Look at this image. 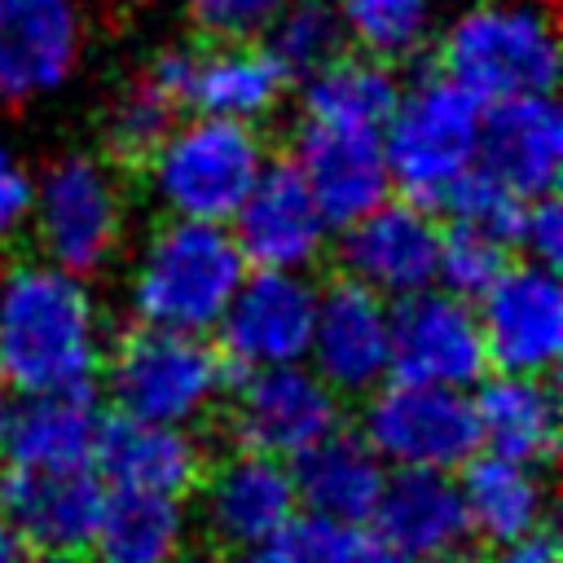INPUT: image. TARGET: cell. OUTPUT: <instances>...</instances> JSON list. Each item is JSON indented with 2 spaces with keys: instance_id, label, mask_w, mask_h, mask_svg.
Returning a JSON list of instances; mask_svg holds the SVG:
<instances>
[{
  "instance_id": "6da1fadb",
  "label": "cell",
  "mask_w": 563,
  "mask_h": 563,
  "mask_svg": "<svg viewBox=\"0 0 563 563\" xmlns=\"http://www.w3.org/2000/svg\"><path fill=\"white\" fill-rule=\"evenodd\" d=\"M97 374L101 321L84 282L13 251L0 268V383L22 396H44L92 391Z\"/></svg>"
},
{
  "instance_id": "7a4b0ae2",
  "label": "cell",
  "mask_w": 563,
  "mask_h": 563,
  "mask_svg": "<svg viewBox=\"0 0 563 563\" xmlns=\"http://www.w3.org/2000/svg\"><path fill=\"white\" fill-rule=\"evenodd\" d=\"M431 70L479 106L550 97L559 84L554 0H479L462 9L431 53Z\"/></svg>"
},
{
  "instance_id": "3957f363",
  "label": "cell",
  "mask_w": 563,
  "mask_h": 563,
  "mask_svg": "<svg viewBox=\"0 0 563 563\" xmlns=\"http://www.w3.org/2000/svg\"><path fill=\"white\" fill-rule=\"evenodd\" d=\"M246 277V260L229 229L207 220H163L132 277V312L145 325L207 334L220 325L233 290Z\"/></svg>"
},
{
  "instance_id": "277c9868",
  "label": "cell",
  "mask_w": 563,
  "mask_h": 563,
  "mask_svg": "<svg viewBox=\"0 0 563 563\" xmlns=\"http://www.w3.org/2000/svg\"><path fill=\"white\" fill-rule=\"evenodd\" d=\"M101 369L114 413L172 427L202 418L229 387V365L216 343L145 321L123 325L110 347H101Z\"/></svg>"
},
{
  "instance_id": "5b68a950",
  "label": "cell",
  "mask_w": 563,
  "mask_h": 563,
  "mask_svg": "<svg viewBox=\"0 0 563 563\" xmlns=\"http://www.w3.org/2000/svg\"><path fill=\"white\" fill-rule=\"evenodd\" d=\"M128 189L132 185L97 154L70 150L48 158L40 180H31L35 242L48 264L70 277L101 273L128 233Z\"/></svg>"
},
{
  "instance_id": "8992f818",
  "label": "cell",
  "mask_w": 563,
  "mask_h": 563,
  "mask_svg": "<svg viewBox=\"0 0 563 563\" xmlns=\"http://www.w3.org/2000/svg\"><path fill=\"white\" fill-rule=\"evenodd\" d=\"M273 154L277 145L268 128L198 114L194 123L172 128L145 176L154 180L172 216L220 224L233 220Z\"/></svg>"
},
{
  "instance_id": "52a82bcc",
  "label": "cell",
  "mask_w": 563,
  "mask_h": 563,
  "mask_svg": "<svg viewBox=\"0 0 563 563\" xmlns=\"http://www.w3.org/2000/svg\"><path fill=\"white\" fill-rule=\"evenodd\" d=\"M479 114L484 106L449 84L440 70H418L413 88L400 92L396 114L387 119L383 136V158L391 185H400V198L435 211L444 189L475 163V141H479Z\"/></svg>"
},
{
  "instance_id": "ba28073f",
  "label": "cell",
  "mask_w": 563,
  "mask_h": 563,
  "mask_svg": "<svg viewBox=\"0 0 563 563\" xmlns=\"http://www.w3.org/2000/svg\"><path fill=\"white\" fill-rule=\"evenodd\" d=\"M334 427H343V396H334L312 369L299 365H264L238 374L207 418V435L220 449L264 457H299Z\"/></svg>"
},
{
  "instance_id": "9c48e42d",
  "label": "cell",
  "mask_w": 563,
  "mask_h": 563,
  "mask_svg": "<svg viewBox=\"0 0 563 563\" xmlns=\"http://www.w3.org/2000/svg\"><path fill=\"white\" fill-rule=\"evenodd\" d=\"M145 70L172 92L180 110L211 119H268L295 84L260 40H176L145 57Z\"/></svg>"
},
{
  "instance_id": "30bf717a",
  "label": "cell",
  "mask_w": 563,
  "mask_h": 563,
  "mask_svg": "<svg viewBox=\"0 0 563 563\" xmlns=\"http://www.w3.org/2000/svg\"><path fill=\"white\" fill-rule=\"evenodd\" d=\"M361 440L396 466L457 471L479 453L475 400H466L462 387L378 383L361 413Z\"/></svg>"
},
{
  "instance_id": "8fae6325",
  "label": "cell",
  "mask_w": 563,
  "mask_h": 563,
  "mask_svg": "<svg viewBox=\"0 0 563 563\" xmlns=\"http://www.w3.org/2000/svg\"><path fill=\"white\" fill-rule=\"evenodd\" d=\"M317 286L290 268H255L233 290L220 317V356L229 365V383L238 374L264 365H299L312 343Z\"/></svg>"
},
{
  "instance_id": "7c38bea8",
  "label": "cell",
  "mask_w": 563,
  "mask_h": 563,
  "mask_svg": "<svg viewBox=\"0 0 563 563\" xmlns=\"http://www.w3.org/2000/svg\"><path fill=\"white\" fill-rule=\"evenodd\" d=\"M387 369L400 383L471 387L488 374L479 317L466 299L449 290H413L391 308Z\"/></svg>"
},
{
  "instance_id": "4fadbf2b",
  "label": "cell",
  "mask_w": 563,
  "mask_h": 563,
  "mask_svg": "<svg viewBox=\"0 0 563 563\" xmlns=\"http://www.w3.org/2000/svg\"><path fill=\"white\" fill-rule=\"evenodd\" d=\"M106 488L92 471H31L0 466V523L13 528L22 550L48 559H88L101 523Z\"/></svg>"
},
{
  "instance_id": "5bb4252c",
  "label": "cell",
  "mask_w": 563,
  "mask_h": 563,
  "mask_svg": "<svg viewBox=\"0 0 563 563\" xmlns=\"http://www.w3.org/2000/svg\"><path fill=\"white\" fill-rule=\"evenodd\" d=\"M202 493V537L216 559L264 545L295 515V479L282 457L220 449L198 484Z\"/></svg>"
},
{
  "instance_id": "9a60e30c",
  "label": "cell",
  "mask_w": 563,
  "mask_h": 563,
  "mask_svg": "<svg viewBox=\"0 0 563 563\" xmlns=\"http://www.w3.org/2000/svg\"><path fill=\"white\" fill-rule=\"evenodd\" d=\"M479 334L497 374H554L563 352V290L554 268L510 264L484 295Z\"/></svg>"
},
{
  "instance_id": "2e32d148",
  "label": "cell",
  "mask_w": 563,
  "mask_h": 563,
  "mask_svg": "<svg viewBox=\"0 0 563 563\" xmlns=\"http://www.w3.org/2000/svg\"><path fill=\"white\" fill-rule=\"evenodd\" d=\"M435 260H440V224L431 220V211L405 198H383L374 211L343 224L330 273H343L378 295L400 299L435 282Z\"/></svg>"
},
{
  "instance_id": "e0dca14e",
  "label": "cell",
  "mask_w": 563,
  "mask_h": 563,
  "mask_svg": "<svg viewBox=\"0 0 563 563\" xmlns=\"http://www.w3.org/2000/svg\"><path fill=\"white\" fill-rule=\"evenodd\" d=\"M387 334H391V312L383 295L343 273H330L317 295L312 343H308L317 361V378L334 396H369L387 374Z\"/></svg>"
},
{
  "instance_id": "ac0fdd59",
  "label": "cell",
  "mask_w": 563,
  "mask_h": 563,
  "mask_svg": "<svg viewBox=\"0 0 563 563\" xmlns=\"http://www.w3.org/2000/svg\"><path fill=\"white\" fill-rule=\"evenodd\" d=\"M317 211L325 216V224H352L365 211H374L387 189V158H383V132H365V128H330V123H312L299 119L290 132V154H286Z\"/></svg>"
},
{
  "instance_id": "d6986e66",
  "label": "cell",
  "mask_w": 563,
  "mask_h": 563,
  "mask_svg": "<svg viewBox=\"0 0 563 563\" xmlns=\"http://www.w3.org/2000/svg\"><path fill=\"white\" fill-rule=\"evenodd\" d=\"M84 48L79 0H0V106L62 88Z\"/></svg>"
},
{
  "instance_id": "ffe728a7",
  "label": "cell",
  "mask_w": 563,
  "mask_h": 563,
  "mask_svg": "<svg viewBox=\"0 0 563 563\" xmlns=\"http://www.w3.org/2000/svg\"><path fill=\"white\" fill-rule=\"evenodd\" d=\"M233 242L255 268H308L325 251V216L317 211L299 167L273 154L251 185L246 202L233 211Z\"/></svg>"
},
{
  "instance_id": "44dd1931",
  "label": "cell",
  "mask_w": 563,
  "mask_h": 563,
  "mask_svg": "<svg viewBox=\"0 0 563 563\" xmlns=\"http://www.w3.org/2000/svg\"><path fill=\"white\" fill-rule=\"evenodd\" d=\"M559 163H563V119L550 97L488 101L475 141L479 172H488L515 198L532 202L541 194H554Z\"/></svg>"
},
{
  "instance_id": "7402d4cb",
  "label": "cell",
  "mask_w": 563,
  "mask_h": 563,
  "mask_svg": "<svg viewBox=\"0 0 563 563\" xmlns=\"http://www.w3.org/2000/svg\"><path fill=\"white\" fill-rule=\"evenodd\" d=\"M207 462H211V449L202 444V435H194L185 427L141 422L128 413H101L92 466L114 488L189 497V493H198Z\"/></svg>"
},
{
  "instance_id": "603a6c76",
  "label": "cell",
  "mask_w": 563,
  "mask_h": 563,
  "mask_svg": "<svg viewBox=\"0 0 563 563\" xmlns=\"http://www.w3.org/2000/svg\"><path fill=\"white\" fill-rule=\"evenodd\" d=\"M369 519H374L378 541L409 554L413 563H422V559L440 563L475 537L471 519H466V501H462L457 484L449 479V471L400 466L391 479H383V493H378Z\"/></svg>"
},
{
  "instance_id": "cb8c5ba5",
  "label": "cell",
  "mask_w": 563,
  "mask_h": 563,
  "mask_svg": "<svg viewBox=\"0 0 563 563\" xmlns=\"http://www.w3.org/2000/svg\"><path fill=\"white\" fill-rule=\"evenodd\" d=\"M176 114H180V106L145 70V62L123 70L106 88V97L97 106V119H92V128H97V158L110 163L128 185L145 180L154 154L163 150V141L176 128Z\"/></svg>"
},
{
  "instance_id": "d4e9b609",
  "label": "cell",
  "mask_w": 563,
  "mask_h": 563,
  "mask_svg": "<svg viewBox=\"0 0 563 563\" xmlns=\"http://www.w3.org/2000/svg\"><path fill=\"white\" fill-rule=\"evenodd\" d=\"M475 418L479 444H488L497 457L537 471L559 453V391L550 374H497L479 383Z\"/></svg>"
},
{
  "instance_id": "484cf974",
  "label": "cell",
  "mask_w": 563,
  "mask_h": 563,
  "mask_svg": "<svg viewBox=\"0 0 563 563\" xmlns=\"http://www.w3.org/2000/svg\"><path fill=\"white\" fill-rule=\"evenodd\" d=\"M290 479H295V501H303L312 515L361 528L374 515L387 471H383V457L361 440V431L334 427L330 435H321L312 449L295 457Z\"/></svg>"
},
{
  "instance_id": "4316f807",
  "label": "cell",
  "mask_w": 563,
  "mask_h": 563,
  "mask_svg": "<svg viewBox=\"0 0 563 563\" xmlns=\"http://www.w3.org/2000/svg\"><path fill=\"white\" fill-rule=\"evenodd\" d=\"M97 427H101L97 387L26 396V405L9 413L4 457L31 471H92Z\"/></svg>"
},
{
  "instance_id": "83f0119b",
  "label": "cell",
  "mask_w": 563,
  "mask_h": 563,
  "mask_svg": "<svg viewBox=\"0 0 563 563\" xmlns=\"http://www.w3.org/2000/svg\"><path fill=\"white\" fill-rule=\"evenodd\" d=\"M400 75L396 66L361 53V48H343L334 62H325L321 70H312L303 79V97H299V119L312 123H330V128H365V132H383L387 119L400 106Z\"/></svg>"
},
{
  "instance_id": "f1b7e54d",
  "label": "cell",
  "mask_w": 563,
  "mask_h": 563,
  "mask_svg": "<svg viewBox=\"0 0 563 563\" xmlns=\"http://www.w3.org/2000/svg\"><path fill=\"white\" fill-rule=\"evenodd\" d=\"M189 519L180 497L110 488L97 523V563H185Z\"/></svg>"
},
{
  "instance_id": "f546056e",
  "label": "cell",
  "mask_w": 563,
  "mask_h": 563,
  "mask_svg": "<svg viewBox=\"0 0 563 563\" xmlns=\"http://www.w3.org/2000/svg\"><path fill=\"white\" fill-rule=\"evenodd\" d=\"M457 493L466 501L471 532L484 537L488 545H506V541L532 532L537 523H545V488H541L537 471L523 462H510L497 453L471 457L462 466Z\"/></svg>"
},
{
  "instance_id": "4dcf8cb0",
  "label": "cell",
  "mask_w": 563,
  "mask_h": 563,
  "mask_svg": "<svg viewBox=\"0 0 563 563\" xmlns=\"http://www.w3.org/2000/svg\"><path fill=\"white\" fill-rule=\"evenodd\" d=\"M352 44L387 66H405L422 53L431 26V0H334Z\"/></svg>"
},
{
  "instance_id": "1f68e13d",
  "label": "cell",
  "mask_w": 563,
  "mask_h": 563,
  "mask_svg": "<svg viewBox=\"0 0 563 563\" xmlns=\"http://www.w3.org/2000/svg\"><path fill=\"white\" fill-rule=\"evenodd\" d=\"M343 48H347V31L334 0H286L268 26V53L286 66L290 79H308Z\"/></svg>"
},
{
  "instance_id": "d6a6232c",
  "label": "cell",
  "mask_w": 563,
  "mask_h": 563,
  "mask_svg": "<svg viewBox=\"0 0 563 563\" xmlns=\"http://www.w3.org/2000/svg\"><path fill=\"white\" fill-rule=\"evenodd\" d=\"M506 268H510V246L501 238H493L484 229H471L462 220H449V229H440L435 277L444 282L449 295L479 299Z\"/></svg>"
},
{
  "instance_id": "836d02e7",
  "label": "cell",
  "mask_w": 563,
  "mask_h": 563,
  "mask_svg": "<svg viewBox=\"0 0 563 563\" xmlns=\"http://www.w3.org/2000/svg\"><path fill=\"white\" fill-rule=\"evenodd\" d=\"M273 563H356L365 550V537L356 523L325 519V515H290L268 541Z\"/></svg>"
},
{
  "instance_id": "e575fe53",
  "label": "cell",
  "mask_w": 563,
  "mask_h": 563,
  "mask_svg": "<svg viewBox=\"0 0 563 563\" xmlns=\"http://www.w3.org/2000/svg\"><path fill=\"white\" fill-rule=\"evenodd\" d=\"M449 211V220H462L471 229H484L493 238H501L506 246H515L519 238V216H523V198H515L506 185H497L488 172H479L475 163L444 189L440 207Z\"/></svg>"
},
{
  "instance_id": "d590c367",
  "label": "cell",
  "mask_w": 563,
  "mask_h": 563,
  "mask_svg": "<svg viewBox=\"0 0 563 563\" xmlns=\"http://www.w3.org/2000/svg\"><path fill=\"white\" fill-rule=\"evenodd\" d=\"M202 40H260L286 0H180Z\"/></svg>"
},
{
  "instance_id": "8d00e7d4",
  "label": "cell",
  "mask_w": 563,
  "mask_h": 563,
  "mask_svg": "<svg viewBox=\"0 0 563 563\" xmlns=\"http://www.w3.org/2000/svg\"><path fill=\"white\" fill-rule=\"evenodd\" d=\"M515 246H523L532 255V264H541V268L559 264V255H563V211H559L554 194H541V198L523 202Z\"/></svg>"
},
{
  "instance_id": "74e56055",
  "label": "cell",
  "mask_w": 563,
  "mask_h": 563,
  "mask_svg": "<svg viewBox=\"0 0 563 563\" xmlns=\"http://www.w3.org/2000/svg\"><path fill=\"white\" fill-rule=\"evenodd\" d=\"M26 220H31V176L9 150H0V246H13Z\"/></svg>"
},
{
  "instance_id": "f35d334b",
  "label": "cell",
  "mask_w": 563,
  "mask_h": 563,
  "mask_svg": "<svg viewBox=\"0 0 563 563\" xmlns=\"http://www.w3.org/2000/svg\"><path fill=\"white\" fill-rule=\"evenodd\" d=\"M501 563H563V545H559L554 523L545 519V523H537L532 532H523V537L506 541Z\"/></svg>"
},
{
  "instance_id": "ab89813d",
  "label": "cell",
  "mask_w": 563,
  "mask_h": 563,
  "mask_svg": "<svg viewBox=\"0 0 563 563\" xmlns=\"http://www.w3.org/2000/svg\"><path fill=\"white\" fill-rule=\"evenodd\" d=\"M97 4V18H101V26H110V31H123L141 9H150L154 0H92Z\"/></svg>"
},
{
  "instance_id": "60d3db41",
  "label": "cell",
  "mask_w": 563,
  "mask_h": 563,
  "mask_svg": "<svg viewBox=\"0 0 563 563\" xmlns=\"http://www.w3.org/2000/svg\"><path fill=\"white\" fill-rule=\"evenodd\" d=\"M356 563H413V559H409V554H400V550H391V545H383V541H378V545H369V541H365V550H361V559H356Z\"/></svg>"
},
{
  "instance_id": "b9f144b4",
  "label": "cell",
  "mask_w": 563,
  "mask_h": 563,
  "mask_svg": "<svg viewBox=\"0 0 563 563\" xmlns=\"http://www.w3.org/2000/svg\"><path fill=\"white\" fill-rule=\"evenodd\" d=\"M0 563H22V541L13 537L9 523H0Z\"/></svg>"
},
{
  "instance_id": "7bdbcfd3",
  "label": "cell",
  "mask_w": 563,
  "mask_h": 563,
  "mask_svg": "<svg viewBox=\"0 0 563 563\" xmlns=\"http://www.w3.org/2000/svg\"><path fill=\"white\" fill-rule=\"evenodd\" d=\"M4 431H9V396H4V383H0V453H4Z\"/></svg>"
},
{
  "instance_id": "ee69618b",
  "label": "cell",
  "mask_w": 563,
  "mask_h": 563,
  "mask_svg": "<svg viewBox=\"0 0 563 563\" xmlns=\"http://www.w3.org/2000/svg\"><path fill=\"white\" fill-rule=\"evenodd\" d=\"M440 563H484V559H471V554H449V559H440Z\"/></svg>"
},
{
  "instance_id": "f6af8a7d",
  "label": "cell",
  "mask_w": 563,
  "mask_h": 563,
  "mask_svg": "<svg viewBox=\"0 0 563 563\" xmlns=\"http://www.w3.org/2000/svg\"><path fill=\"white\" fill-rule=\"evenodd\" d=\"M22 563H70V559H48V554H35V559H22Z\"/></svg>"
}]
</instances>
